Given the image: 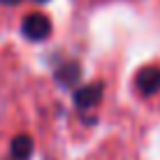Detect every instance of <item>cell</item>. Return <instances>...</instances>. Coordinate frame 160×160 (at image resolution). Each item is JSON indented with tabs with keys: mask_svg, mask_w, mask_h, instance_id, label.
I'll return each instance as SVG.
<instances>
[{
	"mask_svg": "<svg viewBox=\"0 0 160 160\" xmlns=\"http://www.w3.org/2000/svg\"><path fill=\"white\" fill-rule=\"evenodd\" d=\"M21 0H0V5H19ZM35 2H47V0H35Z\"/></svg>",
	"mask_w": 160,
	"mask_h": 160,
	"instance_id": "6",
	"label": "cell"
},
{
	"mask_svg": "<svg viewBox=\"0 0 160 160\" xmlns=\"http://www.w3.org/2000/svg\"><path fill=\"white\" fill-rule=\"evenodd\" d=\"M32 148H35V144L28 135H16L12 139V146H9V156L16 160H30Z\"/></svg>",
	"mask_w": 160,
	"mask_h": 160,
	"instance_id": "5",
	"label": "cell"
},
{
	"mask_svg": "<svg viewBox=\"0 0 160 160\" xmlns=\"http://www.w3.org/2000/svg\"><path fill=\"white\" fill-rule=\"evenodd\" d=\"M21 32H23V37L30 40V42H42V40H47V37L51 35V21H49V16H44L40 12L28 14L21 21Z\"/></svg>",
	"mask_w": 160,
	"mask_h": 160,
	"instance_id": "1",
	"label": "cell"
},
{
	"mask_svg": "<svg viewBox=\"0 0 160 160\" xmlns=\"http://www.w3.org/2000/svg\"><path fill=\"white\" fill-rule=\"evenodd\" d=\"M102 95H104V84L102 81H93L88 86L77 88L72 98H74V104L79 112H91L102 102Z\"/></svg>",
	"mask_w": 160,
	"mask_h": 160,
	"instance_id": "2",
	"label": "cell"
},
{
	"mask_svg": "<svg viewBox=\"0 0 160 160\" xmlns=\"http://www.w3.org/2000/svg\"><path fill=\"white\" fill-rule=\"evenodd\" d=\"M135 86L144 98L156 95L160 91V68H153V65L151 68H142L135 77Z\"/></svg>",
	"mask_w": 160,
	"mask_h": 160,
	"instance_id": "3",
	"label": "cell"
},
{
	"mask_svg": "<svg viewBox=\"0 0 160 160\" xmlns=\"http://www.w3.org/2000/svg\"><path fill=\"white\" fill-rule=\"evenodd\" d=\"M7 160H16V158H12V156H9V158H7Z\"/></svg>",
	"mask_w": 160,
	"mask_h": 160,
	"instance_id": "7",
	"label": "cell"
},
{
	"mask_svg": "<svg viewBox=\"0 0 160 160\" xmlns=\"http://www.w3.org/2000/svg\"><path fill=\"white\" fill-rule=\"evenodd\" d=\"M53 79H56L65 91L74 88L81 79V63L79 60H65L63 65H58V68L53 70Z\"/></svg>",
	"mask_w": 160,
	"mask_h": 160,
	"instance_id": "4",
	"label": "cell"
}]
</instances>
